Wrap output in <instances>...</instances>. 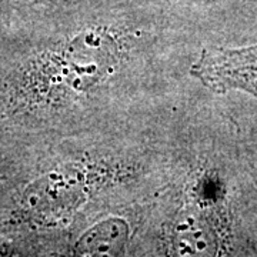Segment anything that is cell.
<instances>
[{"label":"cell","mask_w":257,"mask_h":257,"mask_svg":"<svg viewBox=\"0 0 257 257\" xmlns=\"http://www.w3.org/2000/svg\"><path fill=\"white\" fill-rule=\"evenodd\" d=\"M55 0H0V13L6 9H16L20 6H35L40 3H50Z\"/></svg>","instance_id":"cell-2"},{"label":"cell","mask_w":257,"mask_h":257,"mask_svg":"<svg viewBox=\"0 0 257 257\" xmlns=\"http://www.w3.org/2000/svg\"><path fill=\"white\" fill-rule=\"evenodd\" d=\"M18 240L9 237L6 234H0V254H15L16 251H20Z\"/></svg>","instance_id":"cell-3"},{"label":"cell","mask_w":257,"mask_h":257,"mask_svg":"<svg viewBox=\"0 0 257 257\" xmlns=\"http://www.w3.org/2000/svg\"><path fill=\"white\" fill-rule=\"evenodd\" d=\"M194 73L216 89L240 87L257 94V47L207 52Z\"/></svg>","instance_id":"cell-1"},{"label":"cell","mask_w":257,"mask_h":257,"mask_svg":"<svg viewBox=\"0 0 257 257\" xmlns=\"http://www.w3.org/2000/svg\"><path fill=\"white\" fill-rule=\"evenodd\" d=\"M2 172H3V167H2V159H0V179H2Z\"/></svg>","instance_id":"cell-4"}]
</instances>
